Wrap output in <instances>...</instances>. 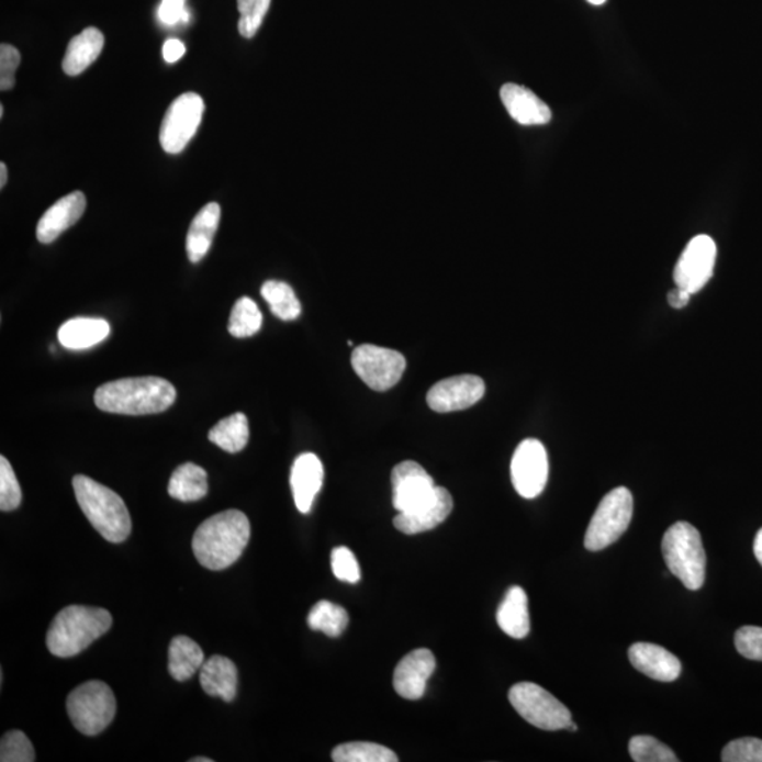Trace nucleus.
Here are the masks:
<instances>
[{"label":"nucleus","instance_id":"obj_1","mask_svg":"<svg viewBox=\"0 0 762 762\" xmlns=\"http://www.w3.org/2000/svg\"><path fill=\"white\" fill-rule=\"evenodd\" d=\"M250 539V523L239 509L215 514L197 528L192 551L211 571L229 568L242 557Z\"/></svg>","mask_w":762,"mask_h":762},{"label":"nucleus","instance_id":"obj_2","mask_svg":"<svg viewBox=\"0 0 762 762\" xmlns=\"http://www.w3.org/2000/svg\"><path fill=\"white\" fill-rule=\"evenodd\" d=\"M175 385L160 378L109 381L96 391V404L105 413L146 415L163 413L175 404Z\"/></svg>","mask_w":762,"mask_h":762},{"label":"nucleus","instance_id":"obj_3","mask_svg":"<svg viewBox=\"0 0 762 762\" xmlns=\"http://www.w3.org/2000/svg\"><path fill=\"white\" fill-rule=\"evenodd\" d=\"M111 627L112 616L105 608L68 606L58 613L49 626L48 651L59 658L78 655Z\"/></svg>","mask_w":762,"mask_h":762},{"label":"nucleus","instance_id":"obj_4","mask_svg":"<svg viewBox=\"0 0 762 762\" xmlns=\"http://www.w3.org/2000/svg\"><path fill=\"white\" fill-rule=\"evenodd\" d=\"M72 488L82 513L107 541L119 544L131 536V514L119 494L83 474L72 479Z\"/></svg>","mask_w":762,"mask_h":762},{"label":"nucleus","instance_id":"obj_5","mask_svg":"<svg viewBox=\"0 0 762 762\" xmlns=\"http://www.w3.org/2000/svg\"><path fill=\"white\" fill-rule=\"evenodd\" d=\"M662 557L690 591H699L706 578V552L701 533L690 523L680 522L666 529L662 538Z\"/></svg>","mask_w":762,"mask_h":762},{"label":"nucleus","instance_id":"obj_6","mask_svg":"<svg viewBox=\"0 0 762 762\" xmlns=\"http://www.w3.org/2000/svg\"><path fill=\"white\" fill-rule=\"evenodd\" d=\"M67 711L78 731L86 736H97L115 719V695L105 682H86L69 694Z\"/></svg>","mask_w":762,"mask_h":762},{"label":"nucleus","instance_id":"obj_7","mask_svg":"<svg viewBox=\"0 0 762 762\" xmlns=\"http://www.w3.org/2000/svg\"><path fill=\"white\" fill-rule=\"evenodd\" d=\"M635 500L627 488L612 490L598 504L586 529L585 548L597 552L615 544L627 531Z\"/></svg>","mask_w":762,"mask_h":762},{"label":"nucleus","instance_id":"obj_8","mask_svg":"<svg viewBox=\"0 0 762 762\" xmlns=\"http://www.w3.org/2000/svg\"><path fill=\"white\" fill-rule=\"evenodd\" d=\"M509 704L529 725L541 730H567L572 721L571 711L544 687L531 682L514 685L508 692Z\"/></svg>","mask_w":762,"mask_h":762},{"label":"nucleus","instance_id":"obj_9","mask_svg":"<svg viewBox=\"0 0 762 762\" xmlns=\"http://www.w3.org/2000/svg\"><path fill=\"white\" fill-rule=\"evenodd\" d=\"M204 109V101L194 92L182 93L171 103L160 128L161 147L168 155L184 150L201 125Z\"/></svg>","mask_w":762,"mask_h":762},{"label":"nucleus","instance_id":"obj_10","mask_svg":"<svg viewBox=\"0 0 762 762\" xmlns=\"http://www.w3.org/2000/svg\"><path fill=\"white\" fill-rule=\"evenodd\" d=\"M355 373L374 391H388L403 378L405 358L397 350L360 345L354 350Z\"/></svg>","mask_w":762,"mask_h":762},{"label":"nucleus","instance_id":"obj_11","mask_svg":"<svg viewBox=\"0 0 762 762\" xmlns=\"http://www.w3.org/2000/svg\"><path fill=\"white\" fill-rule=\"evenodd\" d=\"M548 473L546 447L538 439L523 440L512 460L513 486L519 496L538 497L547 486Z\"/></svg>","mask_w":762,"mask_h":762},{"label":"nucleus","instance_id":"obj_12","mask_svg":"<svg viewBox=\"0 0 762 762\" xmlns=\"http://www.w3.org/2000/svg\"><path fill=\"white\" fill-rule=\"evenodd\" d=\"M716 255V244L710 236L694 237L675 266L674 281L677 289L692 295L699 293L714 276Z\"/></svg>","mask_w":762,"mask_h":762},{"label":"nucleus","instance_id":"obj_13","mask_svg":"<svg viewBox=\"0 0 762 762\" xmlns=\"http://www.w3.org/2000/svg\"><path fill=\"white\" fill-rule=\"evenodd\" d=\"M393 504L399 513L413 512L433 496L437 484L427 470L414 460H405L393 469Z\"/></svg>","mask_w":762,"mask_h":762},{"label":"nucleus","instance_id":"obj_14","mask_svg":"<svg viewBox=\"0 0 762 762\" xmlns=\"http://www.w3.org/2000/svg\"><path fill=\"white\" fill-rule=\"evenodd\" d=\"M484 391V381L478 376H455L435 384L428 391L427 403L437 413H453L472 407L483 399Z\"/></svg>","mask_w":762,"mask_h":762},{"label":"nucleus","instance_id":"obj_15","mask_svg":"<svg viewBox=\"0 0 762 762\" xmlns=\"http://www.w3.org/2000/svg\"><path fill=\"white\" fill-rule=\"evenodd\" d=\"M437 661L427 648L411 651L399 662L394 671V690L401 697L418 701L427 691V684L433 676Z\"/></svg>","mask_w":762,"mask_h":762},{"label":"nucleus","instance_id":"obj_16","mask_svg":"<svg viewBox=\"0 0 762 762\" xmlns=\"http://www.w3.org/2000/svg\"><path fill=\"white\" fill-rule=\"evenodd\" d=\"M453 500L447 489H435L430 498L413 512L399 513L394 518V526L399 531L414 536V534L429 531L437 528L452 513Z\"/></svg>","mask_w":762,"mask_h":762},{"label":"nucleus","instance_id":"obj_17","mask_svg":"<svg viewBox=\"0 0 762 762\" xmlns=\"http://www.w3.org/2000/svg\"><path fill=\"white\" fill-rule=\"evenodd\" d=\"M87 208V198L81 191L71 192L49 206L37 224L40 244H53L63 232L77 224Z\"/></svg>","mask_w":762,"mask_h":762},{"label":"nucleus","instance_id":"obj_18","mask_svg":"<svg viewBox=\"0 0 762 762\" xmlns=\"http://www.w3.org/2000/svg\"><path fill=\"white\" fill-rule=\"evenodd\" d=\"M500 98L508 115L519 125L541 126L551 122V109L528 88L517 83H506L500 89Z\"/></svg>","mask_w":762,"mask_h":762},{"label":"nucleus","instance_id":"obj_19","mask_svg":"<svg viewBox=\"0 0 762 762\" xmlns=\"http://www.w3.org/2000/svg\"><path fill=\"white\" fill-rule=\"evenodd\" d=\"M628 660L636 670L661 682H674L682 672L681 661L676 655L651 642H636L628 650Z\"/></svg>","mask_w":762,"mask_h":762},{"label":"nucleus","instance_id":"obj_20","mask_svg":"<svg viewBox=\"0 0 762 762\" xmlns=\"http://www.w3.org/2000/svg\"><path fill=\"white\" fill-rule=\"evenodd\" d=\"M290 483L296 508L300 513H310L316 494L323 489V462L315 453L300 455L291 469Z\"/></svg>","mask_w":762,"mask_h":762},{"label":"nucleus","instance_id":"obj_21","mask_svg":"<svg viewBox=\"0 0 762 762\" xmlns=\"http://www.w3.org/2000/svg\"><path fill=\"white\" fill-rule=\"evenodd\" d=\"M200 682L206 695L232 702L237 692V668L229 658L211 657L200 670Z\"/></svg>","mask_w":762,"mask_h":762},{"label":"nucleus","instance_id":"obj_22","mask_svg":"<svg viewBox=\"0 0 762 762\" xmlns=\"http://www.w3.org/2000/svg\"><path fill=\"white\" fill-rule=\"evenodd\" d=\"M220 221L221 206L216 202H211L198 212L187 236V255L192 264L204 259L210 251Z\"/></svg>","mask_w":762,"mask_h":762},{"label":"nucleus","instance_id":"obj_23","mask_svg":"<svg viewBox=\"0 0 762 762\" xmlns=\"http://www.w3.org/2000/svg\"><path fill=\"white\" fill-rule=\"evenodd\" d=\"M105 37L96 27H88L69 42L63 59L64 72L69 77L79 76L101 56Z\"/></svg>","mask_w":762,"mask_h":762},{"label":"nucleus","instance_id":"obj_24","mask_svg":"<svg viewBox=\"0 0 762 762\" xmlns=\"http://www.w3.org/2000/svg\"><path fill=\"white\" fill-rule=\"evenodd\" d=\"M497 625L507 636L523 640L529 632L528 596L523 587L508 589L497 608Z\"/></svg>","mask_w":762,"mask_h":762},{"label":"nucleus","instance_id":"obj_25","mask_svg":"<svg viewBox=\"0 0 762 762\" xmlns=\"http://www.w3.org/2000/svg\"><path fill=\"white\" fill-rule=\"evenodd\" d=\"M111 334V325L101 318H74L58 329V340L69 350L92 348Z\"/></svg>","mask_w":762,"mask_h":762},{"label":"nucleus","instance_id":"obj_26","mask_svg":"<svg viewBox=\"0 0 762 762\" xmlns=\"http://www.w3.org/2000/svg\"><path fill=\"white\" fill-rule=\"evenodd\" d=\"M205 657L202 648L190 637L172 638L168 648V672L178 682H186L201 670Z\"/></svg>","mask_w":762,"mask_h":762},{"label":"nucleus","instance_id":"obj_27","mask_svg":"<svg viewBox=\"0 0 762 762\" xmlns=\"http://www.w3.org/2000/svg\"><path fill=\"white\" fill-rule=\"evenodd\" d=\"M206 493L208 474L195 463L187 462L178 467L168 482V494L180 502H198L204 498Z\"/></svg>","mask_w":762,"mask_h":762},{"label":"nucleus","instance_id":"obj_28","mask_svg":"<svg viewBox=\"0 0 762 762\" xmlns=\"http://www.w3.org/2000/svg\"><path fill=\"white\" fill-rule=\"evenodd\" d=\"M212 444L225 452L237 453L249 442V423L245 414L229 415L215 425L208 434Z\"/></svg>","mask_w":762,"mask_h":762},{"label":"nucleus","instance_id":"obj_29","mask_svg":"<svg viewBox=\"0 0 762 762\" xmlns=\"http://www.w3.org/2000/svg\"><path fill=\"white\" fill-rule=\"evenodd\" d=\"M261 296L269 304L271 313L281 321H294L301 315V303L294 290L283 281H266L261 287Z\"/></svg>","mask_w":762,"mask_h":762},{"label":"nucleus","instance_id":"obj_30","mask_svg":"<svg viewBox=\"0 0 762 762\" xmlns=\"http://www.w3.org/2000/svg\"><path fill=\"white\" fill-rule=\"evenodd\" d=\"M348 625V612L333 602L321 601L311 608L309 615L311 630L324 632V635L329 637H339Z\"/></svg>","mask_w":762,"mask_h":762},{"label":"nucleus","instance_id":"obj_31","mask_svg":"<svg viewBox=\"0 0 762 762\" xmlns=\"http://www.w3.org/2000/svg\"><path fill=\"white\" fill-rule=\"evenodd\" d=\"M264 324L259 306L249 296H242L232 310L227 330L235 338H249L259 333Z\"/></svg>","mask_w":762,"mask_h":762},{"label":"nucleus","instance_id":"obj_32","mask_svg":"<svg viewBox=\"0 0 762 762\" xmlns=\"http://www.w3.org/2000/svg\"><path fill=\"white\" fill-rule=\"evenodd\" d=\"M335 762H397V755L388 747L355 741L336 747L333 751Z\"/></svg>","mask_w":762,"mask_h":762},{"label":"nucleus","instance_id":"obj_33","mask_svg":"<svg viewBox=\"0 0 762 762\" xmlns=\"http://www.w3.org/2000/svg\"><path fill=\"white\" fill-rule=\"evenodd\" d=\"M631 759L636 762H677L680 759L670 747L651 736H636L628 744Z\"/></svg>","mask_w":762,"mask_h":762},{"label":"nucleus","instance_id":"obj_34","mask_svg":"<svg viewBox=\"0 0 762 762\" xmlns=\"http://www.w3.org/2000/svg\"><path fill=\"white\" fill-rule=\"evenodd\" d=\"M271 0H237V9H239L240 19L239 33L245 38H251L259 32L261 23L269 12Z\"/></svg>","mask_w":762,"mask_h":762},{"label":"nucleus","instance_id":"obj_35","mask_svg":"<svg viewBox=\"0 0 762 762\" xmlns=\"http://www.w3.org/2000/svg\"><path fill=\"white\" fill-rule=\"evenodd\" d=\"M36 753L26 735L23 731L13 730L2 737L0 743V761L2 762H33Z\"/></svg>","mask_w":762,"mask_h":762},{"label":"nucleus","instance_id":"obj_36","mask_svg":"<svg viewBox=\"0 0 762 762\" xmlns=\"http://www.w3.org/2000/svg\"><path fill=\"white\" fill-rule=\"evenodd\" d=\"M22 503V490H20L16 474L12 464L4 457L0 458V509L13 512Z\"/></svg>","mask_w":762,"mask_h":762},{"label":"nucleus","instance_id":"obj_37","mask_svg":"<svg viewBox=\"0 0 762 762\" xmlns=\"http://www.w3.org/2000/svg\"><path fill=\"white\" fill-rule=\"evenodd\" d=\"M725 762H762V740L744 737L730 741L721 753Z\"/></svg>","mask_w":762,"mask_h":762},{"label":"nucleus","instance_id":"obj_38","mask_svg":"<svg viewBox=\"0 0 762 762\" xmlns=\"http://www.w3.org/2000/svg\"><path fill=\"white\" fill-rule=\"evenodd\" d=\"M330 563H333L334 575L338 578L339 581L352 583V585L360 581L359 562L349 548H335L333 557H330Z\"/></svg>","mask_w":762,"mask_h":762},{"label":"nucleus","instance_id":"obj_39","mask_svg":"<svg viewBox=\"0 0 762 762\" xmlns=\"http://www.w3.org/2000/svg\"><path fill=\"white\" fill-rule=\"evenodd\" d=\"M737 651L747 660L762 661V627L746 626L735 636Z\"/></svg>","mask_w":762,"mask_h":762},{"label":"nucleus","instance_id":"obj_40","mask_svg":"<svg viewBox=\"0 0 762 762\" xmlns=\"http://www.w3.org/2000/svg\"><path fill=\"white\" fill-rule=\"evenodd\" d=\"M20 66V53L10 44L0 46V89L9 91L14 87V72Z\"/></svg>","mask_w":762,"mask_h":762},{"label":"nucleus","instance_id":"obj_41","mask_svg":"<svg viewBox=\"0 0 762 762\" xmlns=\"http://www.w3.org/2000/svg\"><path fill=\"white\" fill-rule=\"evenodd\" d=\"M158 18L167 26L187 22L188 12L184 0H161L160 8H158Z\"/></svg>","mask_w":762,"mask_h":762},{"label":"nucleus","instance_id":"obj_42","mask_svg":"<svg viewBox=\"0 0 762 762\" xmlns=\"http://www.w3.org/2000/svg\"><path fill=\"white\" fill-rule=\"evenodd\" d=\"M186 52V44L178 38H168L163 46V57L168 64L177 63L178 59L184 57Z\"/></svg>","mask_w":762,"mask_h":762},{"label":"nucleus","instance_id":"obj_43","mask_svg":"<svg viewBox=\"0 0 762 762\" xmlns=\"http://www.w3.org/2000/svg\"><path fill=\"white\" fill-rule=\"evenodd\" d=\"M691 296L692 294L687 293V291L677 289L676 287L675 290H672L671 293L668 294V303H670L672 309L682 310L690 304Z\"/></svg>","mask_w":762,"mask_h":762},{"label":"nucleus","instance_id":"obj_44","mask_svg":"<svg viewBox=\"0 0 762 762\" xmlns=\"http://www.w3.org/2000/svg\"><path fill=\"white\" fill-rule=\"evenodd\" d=\"M754 553L757 561L761 563L762 567V528L760 529L759 533H757L755 539H754Z\"/></svg>","mask_w":762,"mask_h":762},{"label":"nucleus","instance_id":"obj_45","mask_svg":"<svg viewBox=\"0 0 762 762\" xmlns=\"http://www.w3.org/2000/svg\"><path fill=\"white\" fill-rule=\"evenodd\" d=\"M8 182V168L4 163H0V188L7 186Z\"/></svg>","mask_w":762,"mask_h":762},{"label":"nucleus","instance_id":"obj_46","mask_svg":"<svg viewBox=\"0 0 762 762\" xmlns=\"http://www.w3.org/2000/svg\"><path fill=\"white\" fill-rule=\"evenodd\" d=\"M589 3L595 4V7H602V4H605L607 0H587Z\"/></svg>","mask_w":762,"mask_h":762},{"label":"nucleus","instance_id":"obj_47","mask_svg":"<svg viewBox=\"0 0 762 762\" xmlns=\"http://www.w3.org/2000/svg\"><path fill=\"white\" fill-rule=\"evenodd\" d=\"M191 762H212L211 759H202V757H197V759H192Z\"/></svg>","mask_w":762,"mask_h":762},{"label":"nucleus","instance_id":"obj_48","mask_svg":"<svg viewBox=\"0 0 762 762\" xmlns=\"http://www.w3.org/2000/svg\"><path fill=\"white\" fill-rule=\"evenodd\" d=\"M567 730L576 731V730H578V726H576L575 724H573V721H571V724H569Z\"/></svg>","mask_w":762,"mask_h":762},{"label":"nucleus","instance_id":"obj_49","mask_svg":"<svg viewBox=\"0 0 762 762\" xmlns=\"http://www.w3.org/2000/svg\"><path fill=\"white\" fill-rule=\"evenodd\" d=\"M3 112H4V108H3V105H0V117H3Z\"/></svg>","mask_w":762,"mask_h":762},{"label":"nucleus","instance_id":"obj_50","mask_svg":"<svg viewBox=\"0 0 762 762\" xmlns=\"http://www.w3.org/2000/svg\"><path fill=\"white\" fill-rule=\"evenodd\" d=\"M184 2H187V0H184Z\"/></svg>","mask_w":762,"mask_h":762}]
</instances>
